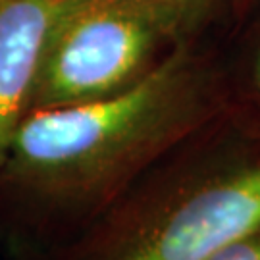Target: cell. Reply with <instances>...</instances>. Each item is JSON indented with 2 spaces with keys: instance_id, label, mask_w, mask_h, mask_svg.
I'll use <instances>...</instances> for the list:
<instances>
[{
  "instance_id": "7",
  "label": "cell",
  "mask_w": 260,
  "mask_h": 260,
  "mask_svg": "<svg viewBox=\"0 0 260 260\" xmlns=\"http://www.w3.org/2000/svg\"><path fill=\"white\" fill-rule=\"evenodd\" d=\"M258 83H260V62H258Z\"/></svg>"
},
{
  "instance_id": "3",
  "label": "cell",
  "mask_w": 260,
  "mask_h": 260,
  "mask_svg": "<svg viewBox=\"0 0 260 260\" xmlns=\"http://www.w3.org/2000/svg\"><path fill=\"white\" fill-rule=\"evenodd\" d=\"M260 228V164L189 189L104 260H210Z\"/></svg>"
},
{
  "instance_id": "6",
  "label": "cell",
  "mask_w": 260,
  "mask_h": 260,
  "mask_svg": "<svg viewBox=\"0 0 260 260\" xmlns=\"http://www.w3.org/2000/svg\"><path fill=\"white\" fill-rule=\"evenodd\" d=\"M143 2H152V4H162V6H170V8H176L179 12L187 14L189 10L195 6L199 0H143Z\"/></svg>"
},
{
  "instance_id": "1",
  "label": "cell",
  "mask_w": 260,
  "mask_h": 260,
  "mask_svg": "<svg viewBox=\"0 0 260 260\" xmlns=\"http://www.w3.org/2000/svg\"><path fill=\"white\" fill-rule=\"evenodd\" d=\"M197 108L193 74L176 52L116 93L29 110L6 158L48 195L85 205L191 125Z\"/></svg>"
},
{
  "instance_id": "2",
  "label": "cell",
  "mask_w": 260,
  "mask_h": 260,
  "mask_svg": "<svg viewBox=\"0 0 260 260\" xmlns=\"http://www.w3.org/2000/svg\"><path fill=\"white\" fill-rule=\"evenodd\" d=\"M183 16L143 0H58L29 110L93 101L137 81Z\"/></svg>"
},
{
  "instance_id": "5",
  "label": "cell",
  "mask_w": 260,
  "mask_h": 260,
  "mask_svg": "<svg viewBox=\"0 0 260 260\" xmlns=\"http://www.w3.org/2000/svg\"><path fill=\"white\" fill-rule=\"evenodd\" d=\"M210 260H260V228L225 245Z\"/></svg>"
},
{
  "instance_id": "4",
  "label": "cell",
  "mask_w": 260,
  "mask_h": 260,
  "mask_svg": "<svg viewBox=\"0 0 260 260\" xmlns=\"http://www.w3.org/2000/svg\"><path fill=\"white\" fill-rule=\"evenodd\" d=\"M58 0H0V164L27 114Z\"/></svg>"
}]
</instances>
